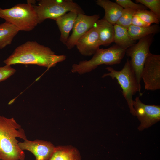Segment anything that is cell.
I'll use <instances>...</instances> for the list:
<instances>
[{"label":"cell","instance_id":"obj_1","mask_svg":"<svg viewBox=\"0 0 160 160\" xmlns=\"http://www.w3.org/2000/svg\"><path fill=\"white\" fill-rule=\"evenodd\" d=\"M65 55H58L48 47L36 41H28L16 47L4 61L5 65L34 64L49 69L65 60Z\"/></svg>","mask_w":160,"mask_h":160},{"label":"cell","instance_id":"obj_2","mask_svg":"<svg viewBox=\"0 0 160 160\" xmlns=\"http://www.w3.org/2000/svg\"><path fill=\"white\" fill-rule=\"evenodd\" d=\"M17 137L27 138L25 132L13 118L0 115V160H24L25 154Z\"/></svg>","mask_w":160,"mask_h":160},{"label":"cell","instance_id":"obj_3","mask_svg":"<svg viewBox=\"0 0 160 160\" xmlns=\"http://www.w3.org/2000/svg\"><path fill=\"white\" fill-rule=\"evenodd\" d=\"M126 49L116 44L105 49L99 48L89 60L80 61L78 64H73L71 71L81 75L90 72L101 65L119 64L125 54Z\"/></svg>","mask_w":160,"mask_h":160},{"label":"cell","instance_id":"obj_4","mask_svg":"<svg viewBox=\"0 0 160 160\" xmlns=\"http://www.w3.org/2000/svg\"><path fill=\"white\" fill-rule=\"evenodd\" d=\"M0 18L12 24L19 31H32L39 24L33 5L27 3L17 4L8 9L0 8Z\"/></svg>","mask_w":160,"mask_h":160},{"label":"cell","instance_id":"obj_5","mask_svg":"<svg viewBox=\"0 0 160 160\" xmlns=\"http://www.w3.org/2000/svg\"><path fill=\"white\" fill-rule=\"evenodd\" d=\"M105 68L109 73L104 74L102 77L110 76L113 79H115L117 80L122 89V95L127 102L130 113L136 116L132 97L137 92L141 94V87L137 83L129 59H127L123 68L119 71H116L111 67H108Z\"/></svg>","mask_w":160,"mask_h":160},{"label":"cell","instance_id":"obj_6","mask_svg":"<svg viewBox=\"0 0 160 160\" xmlns=\"http://www.w3.org/2000/svg\"><path fill=\"white\" fill-rule=\"evenodd\" d=\"M37 15L39 24L46 19L56 20L67 13L73 12L84 14L81 7L72 0H41L37 5H33Z\"/></svg>","mask_w":160,"mask_h":160},{"label":"cell","instance_id":"obj_7","mask_svg":"<svg viewBox=\"0 0 160 160\" xmlns=\"http://www.w3.org/2000/svg\"><path fill=\"white\" fill-rule=\"evenodd\" d=\"M154 35H150L140 39L137 43L127 49L125 51V54L131 58L129 63L140 87L141 73L146 60L150 53V47Z\"/></svg>","mask_w":160,"mask_h":160},{"label":"cell","instance_id":"obj_8","mask_svg":"<svg viewBox=\"0 0 160 160\" xmlns=\"http://www.w3.org/2000/svg\"><path fill=\"white\" fill-rule=\"evenodd\" d=\"M145 88L155 91L160 89V55L151 53L145 61L141 76Z\"/></svg>","mask_w":160,"mask_h":160},{"label":"cell","instance_id":"obj_9","mask_svg":"<svg viewBox=\"0 0 160 160\" xmlns=\"http://www.w3.org/2000/svg\"><path fill=\"white\" fill-rule=\"evenodd\" d=\"M133 106L136 116L141 122L138 128L139 130H143L160 121L159 105H146L137 97L133 101Z\"/></svg>","mask_w":160,"mask_h":160},{"label":"cell","instance_id":"obj_10","mask_svg":"<svg viewBox=\"0 0 160 160\" xmlns=\"http://www.w3.org/2000/svg\"><path fill=\"white\" fill-rule=\"evenodd\" d=\"M100 17L99 14L88 15L85 14H78L72 30V34L65 44L67 48L71 49L73 48L78 39L95 26Z\"/></svg>","mask_w":160,"mask_h":160},{"label":"cell","instance_id":"obj_11","mask_svg":"<svg viewBox=\"0 0 160 160\" xmlns=\"http://www.w3.org/2000/svg\"><path fill=\"white\" fill-rule=\"evenodd\" d=\"M18 145L22 150L32 153L35 157V160H48L55 148L50 142L38 139L33 141L25 140L23 142H19Z\"/></svg>","mask_w":160,"mask_h":160},{"label":"cell","instance_id":"obj_12","mask_svg":"<svg viewBox=\"0 0 160 160\" xmlns=\"http://www.w3.org/2000/svg\"><path fill=\"white\" fill-rule=\"evenodd\" d=\"M76 46L79 52L84 56L94 55L100 46L97 31L95 25L78 39Z\"/></svg>","mask_w":160,"mask_h":160},{"label":"cell","instance_id":"obj_13","mask_svg":"<svg viewBox=\"0 0 160 160\" xmlns=\"http://www.w3.org/2000/svg\"><path fill=\"white\" fill-rule=\"evenodd\" d=\"M78 14L70 12L57 18L56 23L60 31V40L65 45L69 37L71 31L72 30Z\"/></svg>","mask_w":160,"mask_h":160},{"label":"cell","instance_id":"obj_14","mask_svg":"<svg viewBox=\"0 0 160 160\" xmlns=\"http://www.w3.org/2000/svg\"><path fill=\"white\" fill-rule=\"evenodd\" d=\"M95 2L97 5L103 8L105 11L103 18L113 25L116 24L124 8L116 2L109 0H97Z\"/></svg>","mask_w":160,"mask_h":160},{"label":"cell","instance_id":"obj_15","mask_svg":"<svg viewBox=\"0 0 160 160\" xmlns=\"http://www.w3.org/2000/svg\"><path fill=\"white\" fill-rule=\"evenodd\" d=\"M100 46H107L114 41V25L103 18L99 19L96 23Z\"/></svg>","mask_w":160,"mask_h":160},{"label":"cell","instance_id":"obj_16","mask_svg":"<svg viewBox=\"0 0 160 160\" xmlns=\"http://www.w3.org/2000/svg\"><path fill=\"white\" fill-rule=\"evenodd\" d=\"M48 160H81L80 153L75 148L71 146L55 147Z\"/></svg>","mask_w":160,"mask_h":160},{"label":"cell","instance_id":"obj_17","mask_svg":"<svg viewBox=\"0 0 160 160\" xmlns=\"http://www.w3.org/2000/svg\"><path fill=\"white\" fill-rule=\"evenodd\" d=\"M20 31L12 24L6 21L0 24V49L12 43Z\"/></svg>","mask_w":160,"mask_h":160},{"label":"cell","instance_id":"obj_18","mask_svg":"<svg viewBox=\"0 0 160 160\" xmlns=\"http://www.w3.org/2000/svg\"><path fill=\"white\" fill-rule=\"evenodd\" d=\"M160 30V26L159 24H156L146 27L131 25L127 29L129 36L135 41L148 35L157 33L159 32Z\"/></svg>","mask_w":160,"mask_h":160},{"label":"cell","instance_id":"obj_19","mask_svg":"<svg viewBox=\"0 0 160 160\" xmlns=\"http://www.w3.org/2000/svg\"><path fill=\"white\" fill-rule=\"evenodd\" d=\"M114 41L117 46L127 49L136 42L129 36L127 29L117 24L114 25Z\"/></svg>","mask_w":160,"mask_h":160},{"label":"cell","instance_id":"obj_20","mask_svg":"<svg viewBox=\"0 0 160 160\" xmlns=\"http://www.w3.org/2000/svg\"><path fill=\"white\" fill-rule=\"evenodd\" d=\"M136 11L132 9H124L116 24L128 29L132 25V20Z\"/></svg>","mask_w":160,"mask_h":160},{"label":"cell","instance_id":"obj_21","mask_svg":"<svg viewBox=\"0 0 160 160\" xmlns=\"http://www.w3.org/2000/svg\"><path fill=\"white\" fill-rule=\"evenodd\" d=\"M135 14L145 22L150 24L153 23L159 24L160 21L156 15L150 10L147 9L138 10L136 11Z\"/></svg>","mask_w":160,"mask_h":160},{"label":"cell","instance_id":"obj_22","mask_svg":"<svg viewBox=\"0 0 160 160\" xmlns=\"http://www.w3.org/2000/svg\"><path fill=\"white\" fill-rule=\"evenodd\" d=\"M137 3H139L148 8L150 11L155 14L160 20V0H136Z\"/></svg>","mask_w":160,"mask_h":160},{"label":"cell","instance_id":"obj_23","mask_svg":"<svg viewBox=\"0 0 160 160\" xmlns=\"http://www.w3.org/2000/svg\"><path fill=\"white\" fill-rule=\"evenodd\" d=\"M115 1L116 3L124 9H129L136 11L147 9L144 5L135 3L131 0H116Z\"/></svg>","mask_w":160,"mask_h":160},{"label":"cell","instance_id":"obj_24","mask_svg":"<svg viewBox=\"0 0 160 160\" xmlns=\"http://www.w3.org/2000/svg\"><path fill=\"white\" fill-rule=\"evenodd\" d=\"M16 70L10 65L0 67V82L4 81L13 75Z\"/></svg>","mask_w":160,"mask_h":160},{"label":"cell","instance_id":"obj_25","mask_svg":"<svg viewBox=\"0 0 160 160\" xmlns=\"http://www.w3.org/2000/svg\"><path fill=\"white\" fill-rule=\"evenodd\" d=\"M132 25L137 26L146 27L149 26L151 24L145 22L138 16L135 14L132 20Z\"/></svg>","mask_w":160,"mask_h":160},{"label":"cell","instance_id":"obj_26","mask_svg":"<svg viewBox=\"0 0 160 160\" xmlns=\"http://www.w3.org/2000/svg\"><path fill=\"white\" fill-rule=\"evenodd\" d=\"M36 0H27V3L32 4L33 5H34V4L36 3Z\"/></svg>","mask_w":160,"mask_h":160}]
</instances>
